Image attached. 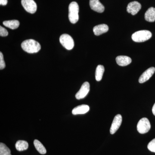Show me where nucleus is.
Here are the masks:
<instances>
[{"label": "nucleus", "mask_w": 155, "mask_h": 155, "mask_svg": "<svg viewBox=\"0 0 155 155\" xmlns=\"http://www.w3.org/2000/svg\"><path fill=\"white\" fill-rule=\"evenodd\" d=\"M22 49L29 54L38 52L41 50V45L33 39H28L22 42L21 44Z\"/></svg>", "instance_id": "1"}, {"label": "nucleus", "mask_w": 155, "mask_h": 155, "mask_svg": "<svg viewBox=\"0 0 155 155\" xmlns=\"http://www.w3.org/2000/svg\"><path fill=\"white\" fill-rule=\"evenodd\" d=\"M79 6L77 2H73L69 4V19L72 24H75L79 19L78 16Z\"/></svg>", "instance_id": "2"}, {"label": "nucleus", "mask_w": 155, "mask_h": 155, "mask_svg": "<svg viewBox=\"0 0 155 155\" xmlns=\"http://www.w3.org/2000/svg\"><path fill=\"white\" fill-rule=\"evenodd\" d=\"M152 36L151 32L148 30H140L132 34L131 38L136 42H143L148 40Z\"/></svg>", "instance_id": "3"}, {"label": "nucleus", "mask_w": 155, "mask_h": 155, "mask_svg": "<svg viewBox=\"0 0 155 155\" xmlns=\"http://www.w3.org/2000/svg\"><path fill=\"white\" fill-rule=\"evenodd\" d=\"M60 41L64 47L68 50H71L74 47V41L72 37L67 34L62 35L60 38Z\"/></svg>", "instance_id": "4"}, {"label": "nucleus", "mask_w": 155, "mask_h": 155, "mask_svg": "<svg viewBox=\"0 0 155 155\" xmlns=\"http://www.w3.org/2000/svg\"><path fill=\"white\" fill-rule=\"evenodd\" d=\"M151 125L149 120L147 118H143L139 121L137 125V130L139 133L143 134L149 131Z\"/></svg>", "instance_id": "5"}, {"label": "nucleus", "mask_w": 155, "mask_h": 155, "mask_svg": "<svg viewBox=\"0 0 155 155\" xmlns=\"http://www.w3.org/2000/svg\"><path fill=\"white\" fill-rule=\"evenodd\" d=\"M21 3L22 7L28 13L33 14L36 12L37 6L34 0H22Z\"/></svg>", "instance_id": "6"}, {"label": "nucleus", "mask_w": 155, "mask_h": 155, "mask_svg": "<svg viewBox=\"0 0 155 155\" xmlns=\"http://www.w3.org/2000/svg\"><path fill=\"white\" fill-rule=\"evenodd\" d=\"M89 91V83L88 82H84L81 85L79 91L75 94V97L77 100L82 99L87 95Z\"/></svg>", "instance_id": "7"}, {"label": "nucleus", "mask_w": 155, "mask_h": 155, "mask_svg": "<svg viewBox=\"0 0 155 155\" xmlns=\"http://www.w3.org/2000/svg\"><path fill=\"white\" fill-rule=\"evenodd\" d=\"M122 116L120 114H118L115 116L110 129L111 134H114L119 129L122 124Z\"/></svg>", "instance_id": "8"}, {"label": "nucleus", "mask_w": 155, "mask_h": 155, "mask_svg": "<svg viewBox=\"0 0 155 155\" xmlns=\"http://www.w3.org/2000/svg\"><path fill=\"white\" fill-rule=\"evenodd\" d=\"M141 8V4L138 2L134 1L129 3L127 5V11L132 15H135L138 13Z\"/></svg>", "instance_id": "9"}, {"label": "nucleus", "mask_w": 155, "mask_h": 155, "mask_svg": "<svg viewBox=\"0 0 155 155\" xmlns=\"http://www.w3.org/2000/svg\"><path fill=\"white\" fill-rule=\"evenodd\" d=\"M155 72V68L151 67L146 70L139 78V82L140 83H144L147 81L149 80Z\"/></svg>", "instance_id": "10"}, {"label": "nucleus", "mask_w": 155, "mask_h": 155, "mask_svg": "<svg viewBox=\"0 0 155 155\" xmlns=\"http://www.w3.org/2000/svg\"><path fill=\"white\" fill-rule=\"evenodd\" d=\"M89 4L92 10L96 12L102 13L104 11V7L99 0H90Z\"/></svg>", "instance_id": "11"}, {"label": "nucleus", "mask_w": 155, "mask_h": 155, "mask_svg": "<svg viewBox=\"0 0 155 155\" xmlns=\"http://www.w3.org/2000/svg\"><path fill=\"white\" fill-rule=\"evenodd\" d=\"M109 30V27L105 24H100L94 26L93 28V31L95 35L97 36L101 35L107 32Z\"/></svg>", "instance_id": "12"}, {"label": "nucleus", "mask_w": 155, "mask_h": 155, "mask_svg": "<svg viewBox=\"0 0 155 155\" xmlns=\"http://www.w3.org/2000/svg\"><path fill=\"white\" fill-rule=\"evenodd\" d=\"M116 63L119 66L125 67L131 63V59L130 57L126 56H118L116 59Z\"/></svg>", "instance_id": "13"}, {"label": "nucleus", "mask_w": 155, "mask_h": 155, "mask_svg": "<svg viewBox=\"0 0 155 155\" xmlns=\"http://www.w3.org/2000/svg\"><path fill=\"white\" fill-rule=\"evenodd\" d=\"M89 110V107L87 105H81L74 108L72 110V114L74 115L85 114L88 112Z\"/></svg>", "instance_id": "14"}, {"label": "nucleus", "mask_w": 155, "mask_h": 155, "mask_svg": "<svg viewBox=\"0 0 155 155\" xmlns=\"http://www.w3.org/2000/svg\"><path fill=\"white\" fill-rule=\"evenodd\" d=\"M145 19L149 22L155 21V8L151 7L149 8L145 14Z\"/></svg>", "instance_id": "15"}, {"label": "nucleus", "mask_w": 155, "mask_h": 155, "mask_svg": "<svg viewBox=\"0 0 155 155\" xmlns=\"http://www.w3.org/2000/svg\"><path fill=\"white\" fill-rule=\"evenodd\" d=\"M3 25L6 27L12 29H15L18 28L19 25V22L17 20H8L3 22Z\"/></svg>", "instance_id": "16"}, {"label": "nucleus", "mask_w": 155, "mask_h": 155, "mask_svg": "<svg viewBox=\"0 0 155 155\" xmlns=\"http://www.w3.org/2000/svg\"><path fill=\"white\" fill-rule=\"evenodd\" d=\"M16 149L19 151L25 150L28 148V144L27 141L25 140H18L15 144Z\"/></svg>", "instance_id": "17"}, {"label": "nucleus", "mask_w": 155, "mask_h": 155, "mask_svg": "<svg viewBox=\"0 0 155 155\" xmlns=\"http://www.w3.org/2000/svg\"><path fill=\"white\" fill-rule=\"evenodd\" d=\"M104 70V67L103 65H99L97 66L95 72V78L97 81L101 80Z\"/></svg>", "instance_id": "18"}, {"label": "nucleus", "mask_w": 155, "mask_h": 155, "mask_svg": "<svg viewBox=\"0 0 155 155\" xmlns=\"http://www.w3.org/2000/svg\"><path fill=\"white\" fill-rule=\"evenodd\" d=\"M34 145L35 147L37 150L41 154H45L46 153L47 150L45 148L44 146L38 140H35L34 141Z\"/></svg>", "instance_id": "19"}, {"label": "nucleus", "mask_w": 155, "mask_h": 155, "mask_svg": "<svg viewBox=\"0 0 155 155\" xmlns=\"http://www.w3.org/2000/svg\"><path fill=\"white\" fill-rule=\"evenodd\" d=\"M0 155H12L10 149L2 143H0Z\"/></svg>", "instance_id": "20"}, {"label": "nucleus", "mask_w": 155, "mask_h": 155, "mask_svg": "<svg viewBox=\"0 0 155 155\" xmlns=\"http://www.w3.org/2000/svg\"><path fill=\"white\" fill-rule=\"evenodd\" d=\"M147 148L152 152L155 153V138L151 140L147 146Z\"/></svg>", "instance_id": "21"}, {"label": "nucleus", "mask_w": 155, "mask_h": 155, "mask_svg": "<svg viewBox=\"0 0 155 155\" xmlns=\"http://www.w3.org/2000/svg\"><path fill=\"white\" fill-rule=\"evenodd\" d=\"M6 67L4 59V56L2 52H0V69L2 70Z\"/></svg>", "instance_id": "22"}, {"label": "nucleus", "mask_w": 155, "mask_h": 155, "mask_svg": "<svg viewBox=\"0 0 155 155\" xmlns=\"http://www.w3.org/2000/svg\"><path fill=\"white\" fill-rule=\"evenodd\" d=\"M8 35V31L4 27L0 26V35L2 37H6Z\"/></svg>", "instance_id": "23"}, {"label": "nucleus", "mask_w": 155, "mask_h": 155, "mask_svg": "<svg viewBox=\"0 0 155 155\" xmlns=\"http://www.w3.org/2000/svg\"><path fill=\"white\" fill-rule=\"evenodd\" d=\"M8 4V0H0V5H1L5 6Z\"/></svg>", "instance_id": "24"}, {"label": "nucleus", "mask_w": 155, "mask_h": 155, "mask_svg": "<svg viewBox=\"0 0 155 155\" xmlns=\"http://www.w3.org/2000/svg\"><path fill=\"white\" fill-rule=\"evenodd\" d=\"M152 112L153 114V115L155 116V103L153 107Z\"/></svg>", "instance_id": "25"}]
</instances>
